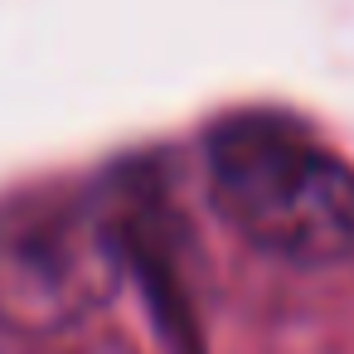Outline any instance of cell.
I'll return each instance as SVG.
<instances>
[{
    "label": "cell",
    "mask_w": 354,
    "mask_h": 354,
    "mask_svg": "<svg viewBox=\"0 0 354 354\" xmlns=\"http://www.w3.org/2000/svg\"><path fill=\"white\" fill-rule=\"evenodd\" d=\"M122 272L117 218L93 199H39L0 218V320L64 330L97 310Z\"/></svg>",
    "instance_id": "obj_2"
},
{
    "label": "cell",
    "mask_w": 354,
    "mask_h": 354,
    "mask_svg": "<svg viewBox=\"0 0 354 354\" xmlns=\"http://www.w3.org/2000/svg\"><path fill=\"white\" fill-rule=\"evenodd\" d=\"M218 218L257 252L325 267L354 252V165L291 117L248 112L204 136Z\"/></svg>",
    "instance_id": "obj_1"
}]
</instances>
